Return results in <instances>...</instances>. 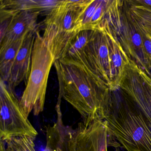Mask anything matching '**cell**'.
<instances>
[{
  "instance_id": "obj_1",
  "label": "cell",
  "mask_w": 151,
  "mask_h": 151,
  "mask_svg": "<svg viewBox=\"0 0 151 151\" xmlns=\"http://www.w3.org/2000/svg\"><path fill=\"white\" fill-rule=\"evenodd\" d=\"M59 84V101L63 98L80 114L83 122L103 120L110 91L91 70L66 59L55 61Z\"/></svg>"
},
{
  "instance_id": "obj_2",
  "label": "cell",
  "mask_w": 151,
  "mask_h": 151,
  "mask_svg": "<svg viewBox=\"0 0 151 151\" xmlns=\"http://www.w3.org/2000/svg\"><path fill=\"white\" fill-rule=\"evenodd\" d=\"M103 120L126 151H151V130L145 116L120 89L111 92Z\"/></svg>"
},
{
  "instance_id": "obj_3",
  "label": "cell",
  "mask_w": 151,
  "mask_h": 151,
  "mask_svg": "<svg viewBox=\"0 0 151 151\" xmlns=\"http://www.w3.org/2000/svg\"><path fill=\"white\" fill-rule=\"evenodd\" d=\"M129 59L108 23L101 31H97L82 55L74 61L91 70L113 92L120 88Z\"/></svg>"
},
{
  "instance_id": "obj_4",
  "label": "cell",
  "mask_w": 151,
  "mask_h": 151,
  "mask_svg": "<svg viewBox=\"0 0 151 151\" xmlns=\"http://www.w3.org/2000/svg\"><path fill=\"white\" fill-rule=\"evenodd\" d=\"M92 1H61L46 16L42 37L55 61L64 57L73 39L82 30L83 15Z\"/></svg>"
},
{
  "instance_id": "obj_5",
  "label": "cell",
  "mask_w": 151,
  "mask_h": 151,
  "mask_svg": "<svg viewBox=\"0 0 151 151\" xmlns=\"http://www.w3.org/2000/svg\"><path fill=\"white\" fill-rule=\"evenodd\" d=\"M55 59L38 31L32 50L31 68L20 106L27 117L33 112L38 115L44 110L48 76Z\"/></svg>"
},
{
  "instance_id": "obj_6",
  "label": "cell",
  "mask_w": 151,
  "mask_h": 151,
  "mask_svg": "<svg viewBox=\"0 0 151 151\" xmlns=\"http://www.w3.org/2000/svg\"><path fill=\"white\" fill-rule=\"evenodd\" d=\"M61 119L59 126L63 151H121L105 120L83 122L73 129L65 126Z\"/></svg>"
},
{
  "instance_id": "obj_7",
  "label": "cell",
  "mask_w": 151,
  "mask_h": 151,
  "mask_svg": "<svg viewBox=\"0 0 151 151\" xmlns=\"http://www.w3.org/2000/svg\"><path fill=\"white\" fill-rule=\"evenodd\" d=\"M111 29L116 33L128 57L147 75H151V41L132 16L127 0L122 1L120 14Z\"/></svg>"
},
{
  "instance_id": "obj_8",
  "label": "cell",
  "mask_w": 151,
  "mask_h": 151,
  "mask_svg": "<svg viewBox=\"0 0 151 151\" xmlns=\"http://www.w3.org/2000/svg\"><path fill=\"white\" fill-rule=\"evenodd\" d=\"M0 86L1 140L5 142L10 138L22 136L36 138L38 133L23 113L14 90L2 80Z\"/></svg>"
},
{
  "instance_id": "obj_9",
  "label": "cell",
  "mask_w": 151,
  "mask_h": 151,
  "mask_svg": "<svg viewBox=\"0 0 151 151\" xmlns=\"http://www.w3.org/2000/svg\"><path fill=\"white\" fill-rule=\"evenodd\" d=\"M119 89L140 109L151 130V75L130 60Z\"/></svg>"
},
{
  "instance_id": "obj_10",
  "label": "cell",
  "mask_w": 151,
  "mask_h": 151,
  "mask_svg": "<svg viewBox=\"0 0 151 151\" xmlns=\"http://www.w3.org/2000/svg\"><path fill=\"white\" fill-rule=\"evenodd\" d=\"M0 49L25 37L27 34L37 30L40 12H12L0 9Z\"/></svg>"
},
{
  "instance_id": "obj_11",
  "label": "cell",
  "mask_w": 151,
  "mask_h": 151,
  "mask_svg": "<svg viewBox=\"0 0 151 151\" xmlns=\"http://www.w3.org/2000/svg\"><path fill=\"white\" fill-rule=\"evenodd\" d=\"M119 0H93L83 15L82 30L101 31L113 22Z\"/></svg>"
},
{
  "instance_id": "obj_12",
  "label": "cell",
  "mask_w": 151,
  "mask_h": 151,
  "mask_svg": "<svg viewBox=\"0 0 151 151\" xmlns=\"http://www.w3.org/2000/svg\"><path fill=\"white\" fill-rule=\"evenodd\" d=\"M36 32H30L26 36L16 57L9 79L7 83L13 90L23 81L25 82V84L28 81L31 68Z\"/></svg>"
},
{
  "instance_id": "obj_13",
  "label": "cell",
  "mask_w": 151,
  "mask_h": 151,
  "mask_svg": "<svg viewBox=\"0 0 151 151\" xmlns=\"http://www.w3.org/2000/svg\"><path fill=\"white\" fill-rule=\"evenodd\" d=\"M60 1L59 0H1L0 9L12 12H38L47 16Z\"/></svg>"
},
{
  "instance_id": "obj_14",
  "label": "cell",
  "mask_w": 151,
  "mask_h": 151,
  "mask_svg": "<svg viewBox=\"0 0 151 151\" xmlns=\"http://www.w3.org/2000/svg\"><path fill=\"white\" fill-rule=\"evenodd\" d=\"M25 37L14 42L5 48L0 49L1 80L5 83H7L8 81L11 69L16 57L22 45Z\"/></svg>"
},
{
  "instance_id": "obj_15",
  "label": "cell",
  "mask_w": 151,
  "mask_h": 151,
  "mask_svg": "<svg viewBox=\"0 0 151 151\" xmlns=\"http://www.w3.org/2000/svg\"><path fill=\"white\" fill-rule=\"evenodd\" d=\"M131 12L147 38L151 41V7L138 0H127Z\"/></svg>"
},
{
  "instance_id": "obj_16",
  "label": "cell",
  "mask_w": 151,
  "mask_h": 151,
  "mask_svg": "<svg viewBox=\"0 0 151 151\" xmlns=\"http://www.w3.org/2000/svg\"><path fill=\"white\" fill-rule=\"evenodd\" d=\"M97 31L82 30L75 37L69 46L64 57L62 59L71 60H78L92 40Z\"/></svg>"
},
{
  "instance_id": "obj_17",
  "label": "cell",
  "mask_w": 151,
  "mask_h": 151,
  "mask_svg": "<svg viewBox=\"0 0 151 151\" xmlns=\"http://www.w3.org/2000/svg\"><path fill=\"white\" fill-rule=\"evenodd\" d=\"M45 151H63L61 145L59 122L57 121L47 131V144Z\"/></svg>"
},
{
  "instance_id": "obj_18",
  "label": "cell",
  "mask_w": 151,
  "mask_h": 151,
  "mask_svg": "<svg viewBox=\"0 0 151 151\" xmlns=\"http://www.w3.org/2000/svg\"></svg>"
}]
</instances>
